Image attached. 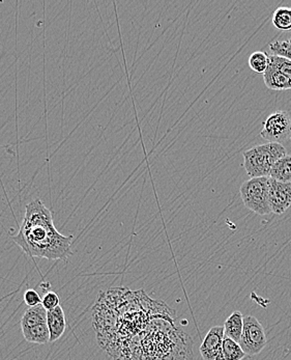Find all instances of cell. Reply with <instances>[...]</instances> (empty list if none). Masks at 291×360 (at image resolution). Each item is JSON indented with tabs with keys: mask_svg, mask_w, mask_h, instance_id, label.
I'll list each match as a JSON object with an SVG mask.
<instances>
[{
	"mask_svg": "<svg viewBox=\"0 0 291 360\" xmlns=\"http://www.w3.org/2000/svg\"><path fill=\"white\" fill-rule=\"evenodd\" d=\"M47 324L50 331V341H58L64 335L66 327V315L62 307H58L47 313Z\"/></svg>",
	"mask_w": 291,
	"mask_h": 360,
	"instance_id": "9c48e42d",
	"label": "cell"
},
{
	"mask_svg": "<svg viewBox=\"0 0 291 360\" xmlns=\"http://www.w3.org/2000/svg\"><path fill=\"white\" fill-rule=\"evenodd\" d=\"M268 344L266 331L254 315L244 317V331L240 346L246 355L254 356L262 352Z\"/></svg>",
	"mask_w": 291,
	"mask_h": 360,
	"instance_id": "5b68a950",
	"label": "cell"
},
{
	"mask_svg": "<svg viewBox=\"0 0 291 360\" xmlns=\"http://www.w3.org/2000/svg\"><path fill=\"white\" fill-rule=\"evenodd\" d=\"M25 216L14 242L30 258L60 260L72 256L73 236H64L56 230L51 211L40 198L26 205Z\"/></svg>",
	"mask_w": 291,
	"mask_h": 360,
	"instance_id": "6da1fadb",
	"label": "cell"
},
{
	"mask_svg": "<svg viewBox=\"0 0 291 360\" xmlns=\"http://www.w3.org/2000/svg\"><path fill=\"white\" fill-rule=\"evenodd\" d=\"M270 66L276 68L277 70L280 71L284 76H286L291 82V62L287 58H281V56H270Z\"/></svg>",
	"mask_w": 291,
	"mask_h": 360,
	"instance_id": "2e32d148",
	"label": "cell"
},
{
	"mask_svg": "<svg viewBox=\"0 0 291 360\" xmlns=\"http://www.w3.org/2000/svg\"><path fill=\"white\" fill-rule=\"evenodd\" d=\"M273 24L282 32L291 30V8H278L273 15Z\"/></svg>",
	"mask_w": 291,
	"mask_h": 360,
	"instance_id": "5bb4252c",
	"label": "cell"
},
{
	"mask_svg": "<svg viewBox=\"0 0 291 360\" xmlns=\"http://www.w3.org/2000/svg\"><path fill=\"white\" fill-rule=\"evenodd\" d=\"M268 204L273 213H285L291 206V183H282L270 179L268 181Z\"/></svg>",
	"mask_w": 291,
	"mask_h": 360,
	"instance_id": "52a82bcc",
	"label": "cell"
},
{
	"mask_svg": "<svg viewBox=\"0 0 291 360\" xmlns=\"http://www.w3.org/2000/svg\"><path fill=\"white\" fill-rule=\"evenodd\" d=\"M270 179L282 183H291V156L286 155L275 163L270 171Z\"/></svg>",
	"mask_w": 291,
	"mask_h": 360,
	"instance_id": "7c38bea8",
	"label": "cell"
},
{
	"mask_svg": "<svg viewBox=\"0 0 291 360\" xmlns=\"http://www.w3.org/2000/svg\"><path fill=\"white\" fill-rule=\"evenodd\" d=\"M270 51L274 56L287 58L291 62V43L289 41H277L270 44Z\"/></svg>",
	"mask_w": 291,
	"mask_h": 360,
	"instance_id": "e0dca14e",
	"label": "cell"
},
{
	"mask_svg": "<svg viewBox=\"0 0 291 360\" xmlns=\"http://www.w3.org/2000/svg\"><path fill=\"white\" fill-rule=\"evenodd\" d=\"M23 298L24 302L28 307H34L42 304V297L34 289L26 290L25 293H24Z\"/></svg>",
	"mask_w": 291,
	"mask_h": 360,
	"instance_id": "d6986e66",
	"label": "cell"
},
{
	"mask_svg": "<svg viewBox=\"0 0 291 360\" xmlns=\"http://www.w3.org/2000/svg\"><path fill=\"white\" fill-rule=\"evenodd\" d=\"M289 42H290V43H291V38H290V40H289Z\"/></svg>",
	"mask_w": 291,
	"mask_h": 360,
	"instance_id": "ffe728a7",
	"label": "cell"
},
{
	"mask_svg": "<svg viewBox=\"0 0 291 360\" xmlns=\"http://www.w3.org/2000/svg\"><path fill=\"white\" fill-rule=\"evenodd\" d=\"M286 155V149L281 143H268L256 145L242 154L244 167L251 179L270 178L275 163Z\"/></svg>",
	"mask_w": 291,
	"mask_h": 360,
	"instance_id": "7a4b0ae2",
	"label": "cell"
},
{
	"mask_svg": "<svg viewBox=\"0 0 291 360\" xmlns=\"http://www.w3.org/2000/svg\"><path fill=\"white\" fill-rule=\"evenodd\" d=\"M290 132V117L286 111L278 110L266 119L260 135L268 143H280L288 137Z\"/></svg>",
	"mask_w": 291,
	"mask_h": 360,
	"instance_id": "8992f818",
	"label": "cell"
},
{
	"mask_svg": "<svg viewBox=\"0 0 291 360\" xmlns=\"http://www.w3.org/2000/svg\"><path fill=\"white\" fill-rule=\"evenodd\" d=\"M249 66L254 72L264 74L270 66V56L264 51L254 52L249 58Z\"/></svg>",
	"mask_w": 291,
	"mask_h": 360,
	"instance_id": "9a60e30c",
	"label": "cell"
},
{
	"mask_svg": "<svg viewBox=\"0 0 291 360\" xmlns=\"http://www.w3.org/2000/svg\"><path fill=\"white\" fill-rule=\"evenodd\" d=\"M224 337H225V333H224L223 326H215L210 329L199 349L200 354L204 360H219Z\"/></svg>",
	"mask_w": 291,
	"mask_h": 360,
	"instance_id": "ba28073f",
	"label": "cell"
},
{
	"mask_svg": "<svg viewBox=\"0 0 291 360\" xmlns=\"http://www.w3.org/2000/svg\"><path fill=\"white\" fill-rule=\"evenodd\" d=\"M268 181L270 178H253L244 182L240 187V196L246 209L257 215L272 213L268 204Z\"/></svg>",
	"mask_w": 291,
	"mask_h": 360,
	"instance_id": "277c9868",
	"label": "cell"
},
{
	"mask_svg": "<svg viewBox=\"0 0 291 360\" xmlns=\"http://www.w3.org/2000/svg\"><path fill=\"white\" fill-rule=\"evenodd\" d=\"M244 315L240 311H234L229 315L225 323H224V333L226 337L233 339L236 343L240 344L242 337V331H244Z\"/></svg>",
	"mask_w": 291,
	"mask_h": 360,
	"instance_id": "8fae6325",
	"label": "cell"
},
{
	"mask_svg": "<svg viewBox=\"0 0 291 360\" xmlns=\"http://www.w3.org/2000/svg\"><path fill=\"white\" fill-rule=\"evenodd\" d=\"M244 357H246V354L242 351L240 344L229 337H224L219 360H242Z\"/></svg>",
	"mask_w": 291,
	"mask_h": 360,
	"instance_id": "4fadbf2b",
	"label": "cell"
},
{
	"mask_svg": "<svg viewBox=\"0 0 291 360\" xmlns=\"http://www.w3.org/2000/svg\"><path fill=\"white\" fill-rule=\"evenodd\" d=\"M42 305L46 311H49L52 309H55L56 307L60 305V298L55 292L53 291H49L46 293L45 296L42 298Z\"/></svg>",
	"mask_w": 291,
	"mask_h": 360,
	"instance_id": "ac0fdd59",
	"label": "cell"
},
{
	"mask_svg": "<svg viewBox=\"0 0 291 360\" xmlns=\"http://www.w3.org/2000/svg\"><path fill=\"white\" fill-rule=\"evenodd\" d=\"M47 313L43 305L29 307L21 319L22 335L28 343L45 345L50 343Z\"/></svg>",
	"mask_w": 291,
	"mask_h": 360,
	"instance_id": "3957f363",
	"label": "cell"
},
{
	"mask_svg": "<svg viewBox=\"0 0 291 360\" xmlns=\"http://www.w3.org/2000/svg\"><path fill=\"white\" fill-rule=\"evenodd\" d=\"M264 80L266 86L273 91L291 90V82L280 71L273 66H268V70L264 72Z\"/></svg>",
	"mask_w": 291,
	"mask_h": 360,
	"instance_id": "30bf717a",
	"label": "cell"
}]
</instances>
